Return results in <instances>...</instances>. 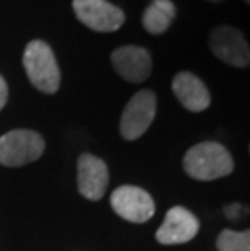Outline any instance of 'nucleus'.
Here are the masks:
<instances>
[{
    "instance_id": "obj_1",
    "label": "nucleus",
    "mask_w": 250,
    "mask_h": 251,
    "mask_svg": "<svg viewBox=\"0 0 250 251\" xmlns=\"http://www.w3.org/2000/svg\"><path fill=\"white\" fill-rule=\"evenodd\" d=\"M234 169V161L227 149L220 143H200L190 148L184 157V170L190 178L210 181L227 177Z\"/></svg>"
},
{
    "instance_id": "obj_2",
    "label": "nucleus",
    "mask_w": 250,
    "mask_h": 251,
    "mask_svg": "<svg viewBox=\"0 0 250 251\" xmlns=\"http://www.w3.org/2000/svg\"><path fill=\"white\" fill-rule=\"evenodd\" d=\"M23 65L31 84L41 93L54 94L60 86V70L56 55L44 41H31L26 46Z\"/></svg>"
},
{
    "instance_id": "obj_3",
    "label": "nucleus",
    "mask_w": 250,
    "mask_h": 251,
    "mask_svg": "<svg viewBox=\"0 0 250 251\" xmlns=\"http://www.w3.org/2000/svg\"><path fill=\"white\" fill-rule=\"evenodd\" d=\"M44 140L36 131L13 130L0 136V164L20 167L31 164L44 152Z\"/></svg>"
},
{
    "instance_id": "obj_4",
    "label": "nucleus",
    "mask_w": 250,
    "mask_h": 251,
    "mask_svg": "<svg viewBox=\"0 0 250 251\" xmlns=\"http://www.w3.org/2000/svg\"><path fill=\"white\" fill-rule=\"evenodd\" d=\"M156 115V96L150 89L137 93L127 102L120 119V133L125 140H138L153 124Z\"/></svg>"
},
{
    "instance_id": "obj_5",
    "label": "nucleus",
    "mask_w": 250,
    "mask_h": 251,
    "mask_svg": "<svg viewBox=\"0 0 250 251\" xmlns=\"http://www.w3.org/2000/svg\"><path fill=\"white\" fill-rule=\"evenodd\" d=\"M111 206L117 216L134 224L150 221L156 209L150 193L134 185H122L115 188L111 195Z\"/></svg>"
},
{
    "instance_id": "obj_6",
    "label": "nucleus",
    "mask_w": 250,
    "mask_h": 251,
    "mask_svg": "<svg viewBox=\"0 0 250 251\" xmlns=\"http://www.w3.org/2000/svg\"><path fill=\"white\" fill-rule=\"evenodd\" d=\"M77 18L98 33H112L124 25V12L108 0H73Z\"/></svg>"
},
{
    "instance_id": "obj_7",
    "label": "nucleus",
    "mask_w": 250,
    "mask_h": 251,
    "mask_svg": "<svg viewBox=\"0 0 250 251\" xmlns=\"http://www.w3.org/2000/svg\"><path fill=\"white\" fill-rule=\"evenodd\" d=\"M200 224L192 212L182 206H175L167 211L161 227L156 232V240L161 245L187 243L198 233Z\"/></svg>"
},
{
    "instance_id": "obj_8",
    "label": "nucleus",
    "mask_w": 250,
    "mask_h": 251,
    "mask_svg": "<svg viewBox=\"0 0 250 251\" xmlns=\"http://www.w3.org/2000/svg\"><path fill=\"white\" fill-rule=\"evenodd\" d=\"M210 46L220 60L232 67H247L250 62L249 44L237 29L229 26L213 29L210 36Z\"/></svg>"
},
{
    "instance_id": "obj_9",
    "label": "nucleus",
    "mask_w": 250,
    "mask_h": 251,
    "mask_svg": "<svg viewBox=\"0 0 250 251\" xmlns=\"http://www.w3.org/2000/svg\"><path fill=\"white\" fill-rule=\"evenodd\" d=\"M115 72L130 83H141L151 73V55L143 47L124 46L111 55Z\"/></svg>"
},
{
    "instance_id": "obj_10",
    "label": "nucleus",
    "mask_w": 250,
    "mask_h": 251,
    "mask_svg": "<svg viewBox=\"0 0 250 251\" xmlns=\"http://www.w3.org/2000/svg\"><path fill=\"white\" fill-rule=\"evenodd\" d=\"M109 183V170L104 161L91 154L78 159V191L86 200L98 201L104 196Z\"/></svg>"
},
{
    "instance_id": "obj_11",
    "label": "nucleus",
    "mask_w": 250,
    "mask_h": 251,
    "mask_svg": "<svg viewBox=\"0 0 250 251\" xmlns=\"http://www.w3.org/2000/svg\"><path fill=\"white\" fill-rule=\"evenodd\" d=\"M172 91L180 104L190 112H203L210 105V93L205 83L189 72H180L175 75Z\"/></svg>"
},
{
    "instance_id": "obj_12",
    "label": "nucleus",
    "mask_w": 250,
    "mask_h": 251,
    "mask_svg": "<svg viewBox=\"0 0 250 251\" xmlns=\"http://www.w3.org/2000/svg\"><path fill=\"white\" fill-rule=\"evenodd\" d=\"M175 18V7L171 0H154L143 13V26L150 34L164 33Z\"/></svg>"
},
{
    "instance_id": "obj_13",
    "label": "nucleus",
    "mask_w": 250,
    "mask_h": 251,
    "mask_svg": "<svg viewBox=\"0 0 250 251\" xmlns=\"http://www.w3.org/2000/svg\"><path fill=\"white\" fill-rule=\"evenodd\" d=\"M218 251H250V232L222 230L216 240Z\"/></svg>"
},
{
    "instance_id": "obj_14",
    "label": "nucleus",
    "mask_w": 250,
    "mask_h": 251,
    "mask_svg": "<svg viewBox=\"0 0 250 251\" xmlns=\"http://www.w3.org/2000/svg\"><path fill=\"white\" fill-rule=\"evenodd\" d=\"M7 99H8V88H7V83L5 79L0 76V110L5 107L7 104Z\"/></svg>"
}]
</instances>
